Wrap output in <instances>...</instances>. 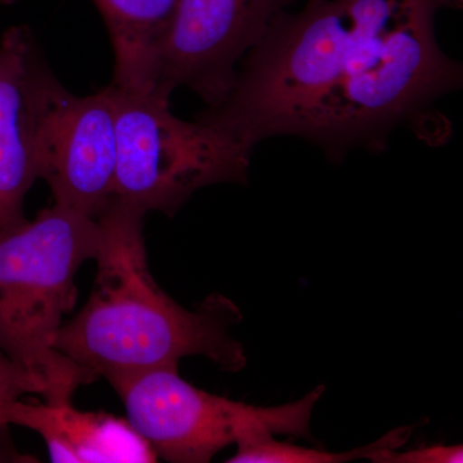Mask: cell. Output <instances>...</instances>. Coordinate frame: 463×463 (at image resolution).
I'll use <instances>...</instances> for the list:
<instances>
[{"label":"cell","instance_id":"obj_13","mask_svg":"<svg viewBox=\"0 0 463 463\" xmlns=\"http://www.w3.org/2000/svg\"><path fill=\"white\" fill-rule=\"evenodd\" d=\"M374 463H462V446H432L397 452L385 448L370 457Z\"/></svg>","mask_w":463,"mask_h":463},{"label":"cell","instance_id":"obj_12","mask_svg":"<svg viewBox=\"0 0 463 463\" xmlns=\"http://www.w3.org/2000/svg\"><path fill=\"white\" fill-rule=\"evenodd\" d=\"M25 394L47 395V386L0 346V431L8 426V410Z\"/></svg>","mask_w":463,"mask_h":463},{"label":"cell","instance_id":"obj_3","mask_svg":"<svg viewBox=\"0 0 463 463\" xmlns=\"http://www.w3.org/2000/svg\"><path fill=\"white\" fill-rule=\"evenodd\" d=\"M97 219L54 203L0 233V346L47 386V403H69L87 374L54 349L76 298L79 268L96 258Z\"/></svg>","mask_w":463,"mask_h":463},{"label":"cell","instance_id":"obj_5","mask_svg":"<svg viewBox=\"0 0 463 463\" xmlns=\"http://www.w3.org/2000/svg\"><path fill=\"white\" fill-rule=\"evenodd\" d=\"M127 410V421L167 462L205 463L241 435L263 428L272 434L310 438V417L325 392L279 407H254L194 388L178 365L149 368L109 381Z\"/></svg>","mask_w":463,"mask_h":463},{"label":"cell","instance_id":"obj_9","mask_svg":"<svg viewBox=\"0 0 463 463\" xmlns=\"http://www.w3.org/2000/svg\"><path fill=\"white\" fill-rule=\"evenodd\" d=\"M8 425L38 432L53 462H155L156 453L127 420L108 413L80 412L69 403H26L8 410Z\"/></svg>","mask_w":463,"mask_h":463},{"label":"cell","instance_id":"obj_2","mask_svg":"<svg viewBox=\"0 0 463 463\" xmlns=\"http://www.w3.org/2000/svg\"><path fill=\"white\" fill-rule=\"evenodd\" d=\"M145 215L112 199L97 218L94 288L83 309L58 331L54 349L90 383L178 365L191 355L206 356L228 373L242 370L245 350L231 335L242 319L239 307L213 294L187 310L163 291L149 272Z\"/></svg>","mask_w":463,"mask_h":463},{"label":"cell","instance_id":"obj_6","mask_svg":"<svg viewBox=\"0 0 463 463\" xmlns=\"http://www.w3.org/2000/svg\"><path fill=\"white\" fill-rule=\"evenodd\" d=\"M297 0H179L158 63L155 93L188 88L207 108L223 102L241 61Z\"/></svg>","mask_w":463,"mask_h":463},{"label":"cell","instance_id":"obj_8","mask_svg":"<svg viewBox=\"0 0 463 463\" xmlns=\"http://www.w3.org/2000/svg\"><path fill=\"white\" fill-rule=\"evenodd\" d=\"M60 81L33 33L14 26L0 41V233L26 221L24 203L42 178L39 141L45 109Z\"/></svg>","mask_w":463,"mask_h":463},{"label":"cell","instance_id":"obj_1","mask_svg":"<svg viewBox=\"0 0 463 463\" xmlns=\"http://www.w3.org/2000/svg\"><path fill=\"white\" fill-rule=\"evenodd\" d=\"M461 0H309L283 11L241 61L223 102L199 118L254 149L298 137L343 160L388 147L462 87V66L435 33L439 11Z\"/></svg>","mask_w":463,"mask_h":463},{"label":"cell","instance_id":"obj_7","mask_svg":"<svg viewBox=\"0 0 463 463\" xmlns=\"http://www.w3.org/2000/svg\"><path fill=\"white\" fill-rule=\"evenodd\" d=\"M42 179L54 203L97 219L114 197L116 114L111 88L79 97L58 84L42 121Z\"/></svg>","mask_w":463,"mask_h":463},{"label":"cell","instance_id":"obj_10","mask_svg":"<svg viewBox=\"0 0 463 463\" xmlns=\"http://www.w3.org/2000/svg\"><path fill=\"white\" fill-rule=\"evenodd\" d=\"M115 54L112 84L155 93L161 50L179 0H93Z\"/></svg>","mask_w":463,"mask_h":463},{"label":"cell","instance_id":"obj_14","mask_svg":"<svg viewBox=\"0 0 463 463\" xmlns=\"http://www.w3.org/2000/svg\"><path fill=\"white\" fill-rule=\"evenodd\" d=\"M0 2L5 3V5H12V3L16 2V0H0Z\"/></svg>","mask_w":463,"mask_h":463},{"label":"cell","instance_id":"obj_4","mask_svg":"<svg viewBox=\"0 0 463 463\" xmlns=\"http://www.w3.org/2000/svg\"><path fill=\"white\" fill-rule=\"evenodd\" d=\"M116 114L112 199L172 216L194 192L246 183L251 149L215 125L183 120L170 99L109 85Z\"/></svg>","mask_w":463,"mask_h":463},{"label":"cell","instance_id":"obj_11","mask_svg":"<svg viewBox=\"0 0 463 463\" xmlns=\"http://www.w3.org/2000/svg\"><path fill=\"white\" fill-rule=\"evenodd\" d=\"M413 426H403L389 431L385 437L344 453H330L316 448H304L294 444L276 440L270 431L265 429H252L237 439L236 455L232 456L230 463H344L368 458L373 453L385 448H399L407 443Z\"/></svg>","mask_w":463,"mask_h":463}]
</instances>
